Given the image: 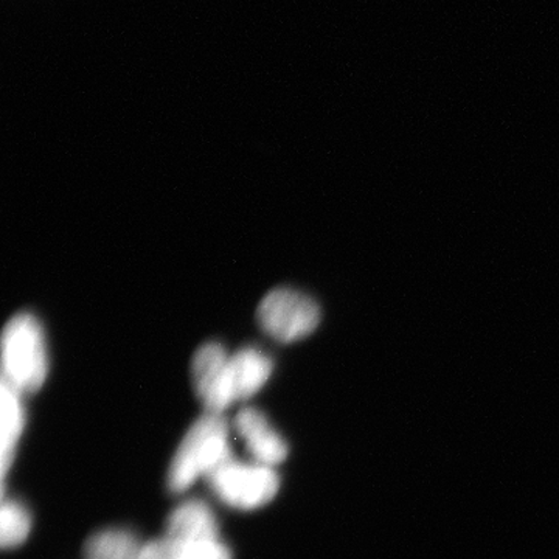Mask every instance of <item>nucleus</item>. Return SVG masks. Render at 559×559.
I'll return each instance as SVG.
<instances>
[{
  "label": "nucleus",
  "mask_w": 559,
  "mask_h": 559,
  "mask_svg": "<svg viewBox=\"0 0 559 559\" xmlns=\"http://www.w3.org/2000/svg\"><path fill=\"white\" fill-rule=\"evenodd\" d=\"M230 353L221 342L202 344L191 359V381L205 411L223 415L229 409L224 395V377Z\"/></svg>",
  "instance_id": "423d86ee"
},
{
  "label": "nucleus",
  "mask_w": 559,
  "mask_h": 559,
  "mask_svg": "<svg viewBox=\"0 0 559 559\" xmlns=\"http://www.w3.org/2000/svg\"><path fill=\"white\" fill-rule=\"evenodd\" d=\"M230 459H234V451L226 418L205 412L190 426L173 455L167 473L168 491L183 495L201 477L207 479L213 471Z\"/></svg>",
  "instance_id": "f257e3e1"
},
{
  "label": "nucleus",
  "mask_w": 559,
  "mask_h": 559,
  "mask_svg": "<svg viewBox=\"0 0 559 559\" xmlns=\"http://www.w3.org/2000/svg\"><path fill=\"white\" fill-rule=\"evenodd\" d=\"M210 491L229 509H263L278 495L280 476L275 468L261 463L230 459L207 477Z\"/></svg>",
  "instance_id": "7ed1b4c3"
},
{
  "label": "nucleus",
  "mask_w": 559,
  "mask_h": 559,
  "mask_svg": "<svg viewBox=\"0 0 559 559\" xmlns=\"http://www.w3.org/2000/svg\"><path fill=\"white\" fill-rule=\"evenodd\" d=\"M31 510L17 499L2 500L0 509V544L3 549H16L27 540L32 532Z\"/></svg>",
  "instance_id": "f8f14e48"
},
{
  "label": "nucleus",
  "mask_w": 559,
  "mask_h": 559,
  "mask_svg": "<svg viewBox=\"0 0 559 559\" xmlns=\"http://www.w3.org/2000/svg\"><path fill=\"white\" fill-rule=\"evenodd\" d=\"M140 559H234L223 539L179 540L164 538L143 544Z\"/></svg>",
  "instance_id": "9d476101"
},
{
  "label": "nucleus",
  "mask_w": 559,
  "mask_h": 559,
  "mask_svg": "<svg viewBox=\"0 0 559 559\" xmlns=\"http://www.w3.org/2000/svg\"><path fill=\"white\" fill-rule=\"evenodd\" d=\"M46 331L35 314L17 312L2 333V381L25 393L38 392L49 377Z\"/></svg>",
  "instance_id": "f03ea898"
},
{
  "label": "nucleus",
  "mask_w": 559,
  "mask_h": 559,
  "mask_svg": "<svg viewBox=\"0 0 559 559\" xmlns=\"http://www.w3.org/2000/svg\"><path fill=\"white\" fill-rule=\"evenodd\" d=\"M322 320L318 301L289 286L271 289L257 308V323L280 344H294L311 336Z\"/></svg>",
  "instance_id": "20e7f679"
},
{
  "label": "nucleus",
  "mask_w": 559,
  "mask_h": 559,
  "mask_svg": "<svg viewBox=\"0 0 559 559\" xmlns=\"http://www.w3.org/2000/svg\"><path fill=\"white\" fill-rule=\"evenodd\" d=\"M0 414H2V433H0V473L3 489L5 477L16 457L17 444L25 429V407L20 390L2 381L0 388Z\"/></svg>",
  "instance_id": "1a4fd4ad"
},
{
  "label": "nucleus",
  "mask_w": 559,
  "mask_h": 559,
  "mask_svg": "<svg viewBox=\"0 0 559 559\" xmlns=\"http://www.w3.org/2000/svg\"><path fill=\"white\" fill-rule=\"evenodd\" d=\"M143 540L138 533L124 527L98 530L84 544L86 559H140Z\"/></svg>",
  "instance_id": "9b49d317"
},
{
  "label": "nucleus",
  "mask_w": 559,
  "mask_h": 559,
  "mask_svg": "<svg viewBox=\"0 0 559 559\" xmlns=\"http://www.w3.org/2000/svg\"><path fill=\"white\" fill-rule=\"evenodd\" d=\"M274 373V360L259 347H242L231 353L224 377L227 406L255 396Z\"/></svg>",
  "instance_id": "39448f33"
},
{
  "label": "nucleus",
  "mask_w": 559,
  "mask_h": 559,
  "mask_svg": "<svg viewBox=\"0 0 559 559\" xmlns=\"http://www.w3.org/2000/svg\"><path fill=\"white\" fill-rule=\"evenodd\" d=\"M165 536L179 540L218 539V518L205 500H182L168 516Z\"/></svg>",
  "instance_id": "6e6552de"
},
{
  "label": "nucleus",
  "mask_w": 559,
  "mask_h": 559,
  "mask_svg": "<svg viewBox=\"0 0 559 559\" xmlns=\"http://www.w3.org/2000/svg\"><path fill=\"white\" fill-rule=\"evenodd\" d=\"M234 429L245 443L252 462L275 468L288 459V441L271 425L264 412L245 407L235 417Z\"/></svg>",
  "instance_id": "0eeeda50"
}]
</instances>
